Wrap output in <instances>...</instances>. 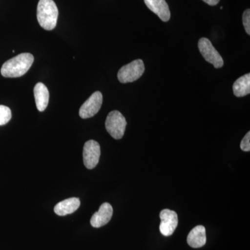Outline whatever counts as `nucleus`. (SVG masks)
Returning <instances> with one entry per match:
<instances>
[{
  "label": "nucleus",
  "mask_w": 250,
  "mask_h": 250,
  "mask_svg": "<svg viewBox=\"0 0 250 250\" xmlns=\"http://www.w3.org/2000/svg\"><path fill=\"white\" fill-rule=\"evenodd\" d=\"M243 22L247 34L250 35V10L246 9L243 15Z\"/></svg>",
  "instance_id": "dca6fc26"
},
{
  "label": "nucleus",
  "mask_w": 250,
  "mask_h": 250,
  "mask_svg": "<svg viewBox=\"0 0 250 250\" xmlns=\"http://www.w3.org/2000/svg\"><path fill=\"white\" fill-rule=\"evenodd\" d=\"M202 1H205V3L210 5V6H215L218 4L220 0H202Z\"/></svg>",
  "instance_id": "a211bd4d"
},
{
  "label": "nucleus",
  "mask_w": 250,
  "mask_h": 250,
  "mask_svg": "<svg viewBox=\"0 0 250 250\" xmlns=\"http://www.w3.org/2000/svg\"><path fill=\"white\" fill-rule=\"evenodd\" d=\"M241 149L244 152L250 151V132L248 131L241 143Z\"/></svg>",
  "instance_id": "f3484780"
},
{
  "label": "nucleus",
  "mask_w": 250,
  "mask_h": 250,
  "mask_svg": "<svg viewBox=\"0 0 250 250\" xmlns=\"http://www.w3.org/2000/svg\"><path fill=\"white\" fill-rule=\"evenodd\" d=\"M11 109L8 106L0 105V126L7 124L11 119Z\"/></svg>",
  "instance_id": "2eb2a0df"
},
{
  "label": "nucleus",
  "mask_w": 250,
  "mask_h": 250,
  "mask_svg": "<svg viewBox=\"0 0 250 250\" xmlns=\"http://www.w3.org/2000/svg\"><path fill=\"white\" fill-rule=\"evenodd\" d=\"M80 199L77 197L67 199L63 201L60 202L54 207V212L56 214L64 216L68 214H71L75 210L78 209L80 206Z\"/></svg>",
  "instance_id": "ddd939ff"
},
{
  "label": "nucleus",
  "mask_w": 250,
  "mask_h": 250,
  "mask_svg": "<svg viewBox=\"0 0 250 250\" xmlns=\"http://www.w3.org/2000/svg\"><path fill=\"white\" fill-rule=\"evenodd\" d=\"M198 47L202 57L207 62L211 63L215 68H220L223 66V59L208 39H200L198 42Z\"/></svg>",
  "instance_id": "39448f33"
},
{
  "label": "nucleus",
  "mask_w": 250,
  "mask_h": 250,
  "mask_svg": "<svg viewBox=\"0 0 250 250\" xmlns=\"http://www.w3.org/2000/svg\"><path fill=\"white\" fill-rule=\"evenodd\" d=\"M126 126V119L121 112L113 111L108 113L105 126L113 139H121L124 136Z\"/></svg>",
  "instance_id": "7ed1b4c3"
},
{
  "label": "nucleus",
  "mask_w": 250,
  "mask_h": 250,
  "mask_svg": "<svg viewBox=\"0 0 250 250\" xmlns=\"http://www.w3.org/2000/svg\"><path fill=\"white\" fill-rule=\"evenodd\" d=\"M59 11L53 0H40L37 6L38 22L41 27L47 31L56 27Z\"/></svg>",
  "instance_id": "f03ea898"
},
{
  "label": "nucleus",
  "mask_w": 250,
  "mask_h": 250,
  "mask_svg": "<svg viewBox=\"0 0 250 250\" xmlns=\"http://www.w3.org/2000/svg\"><path fill=\"white\" fill-rule=\"evenodd\" d=\"M233 91L238 98L246 96L250 93V74H246L238 78L233 85Z\"/></svg>",
  "instance_id": "4468645a"
},
{
  "label": "nucleus",
  "mask_w": 250,
  "mask_h": 250,
  "mask_svg": "<svg viewBox=\"0 0 250 250\" xmlns=\"http://www.w3.org/2000/svg\"><path fill=\"white\" fill-rule=\"evenodd\" d=\"M34 61V56L31 54H19L3 64L1 68V75L7 78L22 77L30 69Z\"/></svg>",
  "instance_id": "f257e3e1"
},
{
  "label": "nucleus",
  "mask_w": 250,
  "mask_h": 250,
  "mask_svg": "<svg viewBox=\"0 0 250 250\" xmlns=\"http://www.w3.org/2000/svg\"><path fill=\"white\" fill-rule=\"evenodd\" d=\"M101 149L97 141L90 140L83 146V159L85 167L88 169H93L98 165L100 161Z\"/></svg>",
  "instance_id": "0eeeda50"
},
{
  "label": "nucleus",
  "mask_w": 250,
  "mask_h": 250,
  "mask_svg": "<svg viewBox=\"0 0 250 250\" xmlns=\"http://www.w3.org/2000/svg\"><path fill=\"white\" fill-rule=\"evenodd\" d=\"M103 96L101 92L96 91L92 94L84 103L81 106L79 114L83 119L92 118L100 111L103 104Z\"/></svg>",
  "instance_id": "423d86ee"
},
{
  "label": "nucleus",
  "mask_w": 250,
  "mask_h": 250,
  "mask_svg": "<svg viewBox=\"0 0 250 250\" xmlns=\"http://www.w3.org/2000/svg\"><path fill=\"white\" fill-rule=\"evenodd\" d=\"M36 107L39 111H45L49 103V93L46 85L39 82L34 88Z\"/></svg>",
  "instance_id": "f8f14e48"
},
{
  "label": "nucleus",
  "mask_w": 250,
  "mask_h": 250,
  "mask_svg": "<svg viewBox=\"0 0 250 250\" xmlns=\"http://www.w3.org/2000/svg\"><path fill=\"white\" fill-rule=\"evenodd\" d=\"M187 243L192 248H200L207 243L205 228L198 225L192 229L187 237Z\"/></svg>",
  "instance_id": "9b49d317"
},
{
  "label": "nucleus",
  "mask_w": 250,
  "mask_h": 250,
  "mask_svg": "<svg viewBox=\"0 0 250 250\" xmlns=\"http://www.w3.org/2000/svg\"><path fill=\"white\" fill-rule=\"evenodd\" d=\"M113 208L109 203H104L100 206V209L98 212L94 213L91 219L90 224L95 228H100L104 226L111 220L113 215Z\"/></svg>",
  "instance_id": "1a4fd4ad"
},
{
  "label": "nucleus",
  "mask_w": 250,
  "mask_h": 250,
  "mask_svg": "<svg viewBox=\"0 0 250 250\" xmlns=\"http://www.w3.org/2000/svg\"><path fill=\"white\" fill-rule=\"evenodd\" d=\"M161 224L159 229L164 236H170L178 225L177 213L170 209L162 210L160 213Z\"/></svg>",
  "instance_id": "6e6552de"
},
{
  "label": "nucleus",
  "mask_w": 250,
  "mask_h": 250,
  "mask_svg": "<svg viewBox=\"0 0 250 250\" xmlns=\"http://www.w3.org/2000/svg\"><path fill=\"white\" fill-rule=\"evenodd\" d=\"M144 72V62L141 59H137L122 67L118 71V79L121 83H130L139 80Z\"/></svg>",
  "instance_id": "20e7f679"
},
{
  "label": "nucleus",
  "mask_w": 250,
  "mask_h": 250,
  "mask_svg": "<svg viewBox=\"0 0 250 250\" xmlns=\"http://www.w3.org/2000/svg\"><path fill=\"white\" fill-rule=\"evenodd\" d=\"M148 9L152 11L161 21L167 22L170 19V11L166 0H144Z\"/></svg>",
  "instance_id": "9d476101"
}]
</instances>
